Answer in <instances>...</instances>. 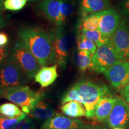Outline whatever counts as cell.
<instances>
[{
	"label": "cell",
	"mask_w": 129,
	"mask_h": 129,
	"mask_svg": "<svg viewBox=\"0 0 129 129\" xmlns=\"http://www.w3.org/2000/svg\"><path fill=\"white\" fill-rule=\"evenodd\" d=\"M18 35L40 66L48 67L53 63L52 43L49 33L39 28L25 27L19 29Z\"/></svg>",
	"instance_id": "6da1fadb"
},
{
	"label": "cell",
	"mask_w": 129,
	"mask_h": 129,
	"mask_svg": "<svg viewBox=\"0 0 129 129\" xmlns=\"http://www.w3.org/2000/svg\"><path fill=\"white\" fill-rule=\"evenodd\" d=\"M49 34L52 43L53 63L66 68L69 54L77 42L78 33L61 26L51 29Z\"/></svg>",
	"instance_id": "7a4b0ae2"
},
{
	"label": "cell",
	"mask_w": 129,
	"mask_h": 129,
	"mask_svg": "<svg viewBox=\"0 0 129 129\" xmlns=\"http://www.w3.org/2000/svg\"><path fill=\"white\" fill-rule=\"evenodd\" d=\"M8 60L17 64L29 79L34 78L41 67L35 56L20 39L10 48Z\"/></svg>",
	"instance_id": "3957f363"
},
{
	"label": "cell",
	"mask_w": 129,
	"mask_h": 129,
	"mask_svg": "<svg viewBox=\"0 0 129 129\" xmlns=\"http://www.w3.org/2000/svg\"><path fill=\"white\" fill-rule=\"evenodd\" d=\"M83 99V105L86 109V117L92 119L95 106L101 98L108 96L109 89L106 85H101L89 80H83L74 85Z\"/></svg>",
	"instance_id": "277c9868"
},
{
	"label": "cell",
	"mask_w": 129,
	"mask_h": 129,
	"mask_svg": "<svg viewBox=\"0 0 129 129\" xmlns=\"http://www.w3.org/2000/svg\"><path fill=\"white\" fill-rule=\"evenodd\" d=\"M44 97V93L35 91L27 85L14 87L0 91V98H4L13 104L23 107L28 106L32 110Z\"/></svg>",
	"instance_id": "5b68a950"
},
{
	"label": "cell",
	"mask_w": 129,
	"mask_h": 129,
	"mask_svg": "<svg viewBox=\"0 0 129 129\" xmlns=\"http://www.w3.org/2000/svg\"><path fill=\"white\" fill-rule=\"evenodd\" d=\"M29 78L20 67L7 60L0 65V91L14 87L26 85Z\"/></svg>",
	"instance_id": "8992f818"
},
{
	"label": "cell",
	"mask_w": 129,
	"mask_h": 129,
	"mask_svg": "<svg viewBox=\"0 0 129 129\" xmlns=\"http://www.w3.org/2000/svg\"><path fill=\"white\" fill-rule=\"evenodd\" d=\"M122 60L116 51L111 40L97 48L92 57V68L96 73H104L106 69Z\"/></svg>",
	"instance_id": "52a82bcc"
},
{
	"label": "cell",
	"mask_w": 129,
	"mask_h": 129,
	"mask_svg": "<svg viewBox=\"0 0 129 129\" xmlns=\"http://www.w3.org/2000/svg\"><path fill=\"white\" fill-rule=\"evenodd\" d=\"M113 46L122 60L129 61V19H123L111 38Z\"/></svg>",
	"instance_id": "ba28073f"
},
{
	"label": "cell",
	"mask_w": 129,
	"mask_h": 129,
	"mask_svg": "<svg viewBox=\"0 0 129 129\" xmlns=\"http://www.w3.org/2000/svg\"><path fill=\"white\" fill-rule=\"evenodd\" d=\"M105 122L111 128L120 127L129 129V105L123 99L118 98Z\"/></svg>",
	"instance_id": "9c48e42d"
},
{
	"label": "cell",
	"mask_w": 129,
	"mask_h": 129,
	"mask_svg": "<svg viewBox=\"0 0 129 129\" xmlns=\"http://www.w3.org/2000/svg\"><path fill=\"white\" fill-rule=\"evenodd\" d=\"M121 15L115 9L109 7L101 12L99 30L106 38L111 39L121 22Z\"/></svg>",
	"instance_id": "30bf717a"
},
{
	"label": "cell",
	"mask_w": 129,
	"mask_h": 129,
	"mask_svg": "<svg viewBox=\"0 0 129 129\" xmlns=\"http://www.w3.org/2000/svg\"><path fill=\"white\" fill-rule=\"evenodd\" d=\"M112 86L120 88L129 83V61L121 60L104 72Z\"/></svg>",
	"instance_id": "8fae6325"
},
{
	"label": "cell",
	"mask_w": 129,
	"mask_h": 129,
	"mask_svg": "<svg viewBox=\"0 0 129 129\" xmlns=\"http://www.w3.org/2000/svg\"><path fill=\"white\" fill-rule=\"evenodd\" d=\"M87 125L82 121L57 114L43 124L41 129H84Z\"/></svg>",
	"instance_id": "7c38bea8"
},
{
	"label": "cell",
	"mask_w": 129,
	"mask_h": 129,
	"mask_svg": "<svg viewBox=\"0 0 129 129\" xmlns=\"http://www.w3.org/2000/svg\"><path fill=\"white\" fill-rule=\"evenodd\" d=\"M38 8L46 19L57 26L65 24L61 14V0H42L38 3Z\"/></svg>",
	"instance_id": "4fadbf2b"
},
{
	"label": "cell",
	"mask_w": 129,
	"mask_h": 129,
	"mask_svg": "<svg viewBox=\"0 0 129 129\" xmlns=\"http://www.w3.org/2000/svg\"><path fill=\"white\" fill-rule=\"evenodd\" d=\"M118 98L105 96L101 98L95 106L92 120L98 122L105 121L113 108L114 107Z\"/></svg>",
	"instance_id": "5bb4252c"
},
{
	"label": "cell",
	"mask_w": 129,
	"mask_h": 129,
	"mask_svg": "<svg viewBox=\"0 0 129 129\" xmlns=\"http://www.w3.org/2000/svg\"><path fill=\"white\" fill-rule=\"evenodd\" d=\"M57 67L54 64L51 67H43L34 76L35 81L41 85L42 88L48 87L57 78Z\"/></svg>",
	"instance_id": "9a60e30c"
},
{
	"label": "cell",
	"mask_w": 129,
	"mask_h": 129,
	"mask_svg": "<svg viewBox=\"0 0 129 129\" xmlns=\"http://www.w3.org/2000/svg\"><path fill=\"white\" fill-rule=\"evenodd\" d=\"M41 99L29 114L35 120L46 121L57 114L50 104Z\"/></svg>",
	"instance_id": "2e32d148"
},
{
	"label": "cell",
	"mask_w": 129,
	"mask_h": 129,
	"mask_svg": "<svg viewBox=\"0 0 129 129\" xmlns=\"http://www.w3.org/2000/svg\"><path fill=\"white\" fill-rule=\"evenodd\" d=\"M110 6L109 0H81L80 14L81 16L104 10Z\"/></svg>",
	"instance_id": "e0dca14e"
},
{
	"label": "cell",
	"mask_w": 129,
	"mask_h": 129,
	"mask_svg": "<svg viewBox=\"0 0 129 129\" xmlns=\"http://www.w3.org/2000/svg\"><path fill=\"white\" fill-rule=\"evenodd\" d=\"M62 112L67 117L78 118L86 117V109L82 103L78 101H71L62 105L60 108Z\"/></svg>",
	"instance_id": "ac0fdd59"
},
{
	"label": "cell",
	"mask_w": 129,
	"mask_h": 129,
	"mask_svg": "<svg viewBox=\"0 0 129 129\" xmlns=\"http://www.w3.org/2000/svg\"><path fill=\"white\" fill-rule=\"evenodd\" d=\"M100 16L101 12L82 16L79 23L80 30H99Z\"/></svg>",
	"instance_id": "d6986e66"
},
{
	"label": "cell",
	"mask_w": 129,
	"mask_h": 129,
	"mask_svg": "<svg viewBox=\"0 0 129 129\" xmlns=\"http://www.w3.org/2000/svg\"><path fill=\"white\" fill-rule=\"evenodd\" d=\"M78 37L85 38L93 41L98 47L104 46L111 39L106 38L99 30H80L78 33Z\"/></svg>",
	"instance_id": "ffe728a7"
},
{
	"label": "cell",
	"mask_w": 129,
	"mask_h": 129,
	"mask_svg": "<svg viewBox=\"0 0 129 129\" xmlns=\"http://www.w3.org/2000/svg\"><path fill=\"white\" fill-rule=\"evenodd\" d=\"M93 54L88 50H78L75 56V62L81 71H85L92 67Z\"/></svg>",
	"instance_id": "44dd1931"
},
{
	"label": "cell",
	"mask_w": 129,
	"mask_h": 129,
	"mask_svg": "<svg viewBox=\"0 0 129 129\" xmlns=\"http://www.w3.org/2000/svg\"><path fill=\"white\" fill-rule=\"evenodd\" d=\"M0 114L9 118H17L23 115L19 108L14 104L5 103L0 105Z\"/></svg>",
	"instance_id": "7402d4cb"
},
{
	"label": "cell",
	"mask_w": 129,
	"mask_h": 129,
	"mask_svg": "<svg viewBox=\"0 0 129 129\" xmlns=\"http://www.w3.org/2000/svg\"><path fill=\"white\" fill-rule=\"evenodd\" d=\"M78 101L83 104V99L80 94V92L74 85L71 87L67 92L63 95L61 104L62 105L65 104L66 103L71 101Z\"/></svg>",
	"instance_id": "603a6c76"
},
{
	"label": "cell",
	"mask_w": 129,
	"mask_h": 129,
	"mask_svg": "<svg viewBox=\"0 0 129 129\" xmlns=\"http://www.w3.org/2000/svg\"><path fill=\"white\" fill-rule=\"evenodd\" d=\"M27 114H24L17 118H9L0 114V129H13L21 120L28 117Z\"/></svg>",
	"instance_id": "cb8c5ba5"
},
{
	"label": "cell",
	"mask_w": 129,
	"mask_h": 129,
	"mask_svg": "<svg viewBox=\"0 0 129 129\" xmlns=\"http://www.w3.org/2000/svg\"><path fill=\"white\" fill-rule=\"evenodd\" d=\"M75 9L74 0H61V14L64 23L67 19L72 15Z\"/></svg>",
	"instance_id": "d4e9b609"
},
{
	"label": "cell",
	"mask_w": 129,
	"mask_h": 129,
	"mask_svg": "<svg viewBox=\"0 0 129 129\" xmlns=\"http://www.w3.org/2000/svg\"><path fill=\"white\" fill-rule=\"evenodd\" d=\"M97 46L93 41L85 38H77V48L78 50H88L93 54L97 50Z\"/></svg>",
	"instance_id": "484cf974"
},
{
	"label": "cell",
	"mask_w": 129,
	"mask_h": 129,
	"mask_svg": "<svg viewBox=\"0 0 129 129\" xmlns=\"http://www.w3.org/2000/svg\"><path fill=\"white\" fill-rule=\"evenodd\" d=\"M29 0H6L4 7L7 10L17 12L25 7Z\"/></svg>",
	"instance_id": "4316f807"
},
{
	"label": "cell",
	"mask_w": 129,
	"mask_h": 129,
	"mask_svg": "<svg viewBox=\"0 0 129 129\" xmlns=\"http://www.w3.org/2000/svg\"><path fill=\"white\" fill-rule=\"evenodd\" d=\"M36 125L31 118L26 117L17 124L13 129H35Z\"/></svg>",
	"instance_id": "83f0119b"
},
{
	"label": "cell",
	"mask_w": 129,
	"mask_h": 129,
	"mask_svg": "<svg viewBox=\"0 0 129 129\" xmlns=\"http://www.w3.org/2000/svg\"><path fill=\"white\" fill-rule=\"evenodd\" d=\"M10 54V48L9 46H0V65L8 60Z\"/></svg>",
	"instance_id": "f1b7e54d"
},
{
	"label": "cell",
	"mask_w": 129,
	"mask_h": 129,
	"mask_svg": "<svg viewBox=\"0 0 129 129\" xmlns=\"http://www.w3.org/2000/svg\"><path fill=\"white\" fill-rule=\"evenodd\" d=\"M118 88L121 96L129 105V83Z\"/></svg>",
	"instance_id": "f546056e"
},
{
	"label": "cell",
	"mask_w": 129,
	"mask_h": 129,
	"mask_svg": "<svg viewBox=\"0 0 129 129\" xmlns=\"http://www.w3.org/2000/svg\"><path fill=\"white\" fill-rule=\"evenodd\" d=\"M120 10L122 15L129 16V0H125L121 4Z\"/></svg>",
	"instance_id": "4dcf8cb0"
},
{
	"label": "cell",
	"mask_w": 129,
	"mask_h": 129,
	"mask_svg": "<svg viewBox=\"0 0 129 129\" xmlns=\"http://www.w3.org/2000/svg\"><path fill=\"white\" fill-rule=\"evenodd\" d=\"M9 43V38L6 34L0 32V46H6Z\"/></svg>",
	"instance_id": "1f68e13d"
},
{
	"label": "cell",
	"mask_w": 129,
	"mask_h": 129,
	"mask_svg": "<svg viewBox=\"0 0 129 129\" xmlns=\"http://www.w3.org/2000/svg\"><path fill=\"white\" fill-rule=\"evenodd\" d=\"M7 25V22H6V20H5L4 17H3L2 15L0 14V29L4 28Z\"/></svg>",
	"instance_id": "d6a6232c"
},
{
	"label": "cell",
	"mask_w": 129,
	"mask_h": 129,
	"mask_svg": "<svg viewBox=\"0 0 129 129\" xmlns=\"http://www.w3.org/2000/svg\"><path fill=\"white\" fill-rule=\"evenodd\" d=\"M84 129H107L105 127L99 126V125H94V126H91V125H87Z\"/></svg>",
	"instance_id": "836d02e7"
},
{
	"label": "cell",
	"mask_w": 129,
	"mask_h": 129,
	"mask_svg": "<svg viewBox=\"0 0 129 129\" xmlns=\"http://www.w3.org/2000/svg\"><path fill=\"white\" fill-rule=\"evenodd\" d=\"M4 0H0V12L3 10V7H4Z\"/></svg>",
	"instance_id": "e575fe53"
},
{
	"label": "cell",
	"mask_w": 129,
	"mask_h": 129,
	"mask_svg": "<svg viewBox=\"0 0 129 129\" xmlns=\"http://www.w3.org/2000/svg\"><path fill=\"white\" fill-rule=\"evenodd\" d=\"M113 129H124V128H120V127H115V128H113Z\"/></svg>",
	"instance_id": "d590c367"
},
{
	"label": "cell",
	"mask_w": 129,
	"mask_h": 129,
	"mask_svg": "<svg viewBox=\"0 0 129 129\" xmlns=\"http://www.w3.org/2000/svg\"><path fill=\"white\" fill-rule=\"evenodd\" d=\"M29 1H36V0H29Z\"/></svg>",
	"instance_id": "8d00e7d4"
}]
</instances>
